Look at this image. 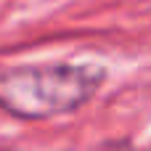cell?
Listing matches in <instances>:
<instances>
[{"mask_svg": "<svg viewBox=\"0 0 151 151\" xmlns=\"http://www.w3.org/2000/svg\"><path fill=\"white\" fill-rule=\"evenodd\" d=\"M106 72L93 64H32L0 72V109L24 122L50 119L82 109L104 85Z\"/></svg>", "mask_w": 151, "mask_h": 151, "instance_id": "6da1fadb", "label": "cell"}]
</instances>
